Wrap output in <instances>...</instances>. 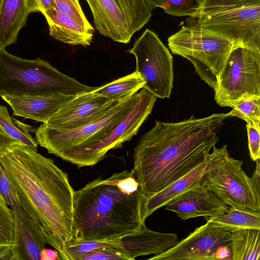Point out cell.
<instances>
[{
  "instance_id": "cell-1",
  "label": "cell",
  "mask_w": 260,
  "mask_h": 260,
  "mask_svg": "<svg viewBox=\"0 0 260 260\" xmlns=\"http://www.w3.org/2000/svg\"><path fill=\"white\" fill-rule=\"evenodd\" d=\"M228 113L177 122L156 120L139 139L132 172L140 186L142 200L165 188L194 169L207 158Z\"/></svg>"
},
{
  "instance_id": "cell-2",
  "label": "cell",
  "mask_w": 260,
  "mask_h": 260,
  "mask_svg": "<svg viewBox=\"0 0 260 260\" xmlns=\"http://www.w3.org/2000/svg\"><path fill=\"white\" fill-rule=\"evenodd\" d=\"M0 161L46 244L59 254L73 235L74 190L66 173L54 161L18 143L0 154Z\"/></svg>"
},
{
  "instance_id": "cell-3",
  "label": "cell",
  "mask_w": 260,
  "mask_h": 260,
  "mask_svg": "<svg viewBox=\"0 0 260 260\" xmlns=\"http://www.w3.org/2000/svg\"><path fill=\"white\" fill-rule=\"evenodd\" d=\"M142 194L132 171L97 178L75 191L72 238L111 240L138 231L145 222Z\"/></svg>"
},
{
  "instance_id": "cell-4",
  "label": "cell",
  "mask_w": 260,
  "mask_h": 260,
  "mask_svg": "<svg viewBox=\"0 0 260 260\" xmlns=\"http://www.w3.org/2000/svg\"><path fill=\"white\" fill-rule=\"evenodd\" d=\"M96 87L81 83L65 75L48 62L29 60L0 48V96L63 93L78 95Z\"/></svg>"
},
{
  "instance_id": "cell-5",
  "label": "cell",
  "mask_w": 260,
  "mask_h": 260,
  "mask_svg": "<svg viewBox=\"0 0 260 260\" xmlns=\"http://www.w3.org/2000/svg\"><path fill=\"white\" fill-rule=\"evenodd\" d=\"M171 52L189 60L199 77L215 90L232 43L203 30L192 22L168 39Z\"/></svg>"
},
{
  "instance_id": "cell-6",
  "label": "cell",
  "mask_w": 260,
  "mask_h": 260,
  "mask_svg": "<svg viewBox=\"0 0 260 260\" xmlns=\"http://www.w3.org/2000/svg\"><path fill=\"white\" fill-rule=\"evenodd\" d=\"M212 148L205 185L228 206L260 212V193L243 170V161L230 156L227 145Z\"/></svg>"
},
{
  "instance_id": "cell-7",
  "label": "cell",
  "mask_w": 260,
  "mask_h": 260,
  "mask_svg": "<svg viewBox=\"0 0 260 260\" xmlns=\"http://www.w3.org/2000/svg\"><path fill=\"white\" fill-rule=\"evenodd\" d=\"M193 19L203 30L229 41L234 48L260 52V1L206 9Z\"/></svg>"
},
{
  "instance_id": "cell-8",
  "label": "cell",
  "mask_w": 260,
  "mask_h": 260,
  "mask_svg": "<svg viewBox=\"0 0 260 260\" xmlns=\"http://www.w3.org/2000/svg\"><path fill=\"white\" fill-rule=\"evenodd\" d=\"M140 91L114 106L99 119L76 128L58 129L43 123L35 132L38 145L58 157L66 151L95 144L109 134L133 110Z\"/></svg>"
},
{
  "instance_id": "cell-9",
  "label": "cell",
  "mask_w": 260,
  "mask_h": 260,
  "mask_svg": "<svg viewBox=\"0 0 260 260\" xmlns=\"http://www.w3.org/2000/svg\"><path fill=\"white\" fill-rule=\"evenodd\" d=\"M214 100L232 108L239 101L260 97V52L233 48L219 75Z\"/></svg>"
},
{
  "instance_id": "cell-10",
  "label": "cell",
  "mask_w": 260,
  "mask_h": 260,
  "mask_svg": "<svg viewBox=\"0 0 260 260\" xmlns=\"http://www.w3.org/2000/svg\"><path fill=\"white\" fill-rule=\"evenodd\" d=\"M100 34L127 44L150 20L152 10L145 0H86Z\"/></svg>"
},
{
  "instance_id": "cell-11",
  "label": "cell",
  "mask_w": 260,
  "mask_h": 260,
  "mask_svg": "<svg viewBox=\"0 0 260 260\" xmlns=\"http://www.w3.org/2000/svg\"><path fill=\"white\" fill-rule=\"evenodd\" d=\"M127 52L135 57V71L145 80L143 88L157 98H169L173 88V58L157 35L146 29Z\"/></svg>"
},
{
  "instance_id": "cell-12",
  "label": "cell",
  "mask_w": 260,
  "mask_h": 260,
  "mask_svg": "<svg viewBox=\"0 0 260 260\" xmlns=\"http://www.w3.org/2000/svg\"><path fill=\"white\" fill-rule=\"evenodd\" d=\"M140 92L139 100L133 110L105 138L91 145L64 151L59 157L79 168L93 166L110 150L120 148L131 140L151 113L157 98L145 88H142Z\"/></svg>"
},
{
  "instance_id": "cell-13",
  "label": "cell",
  "mask_w": 260,
  "mask_h": 260,
  "mask_svg": "<svg viewBox=\"0 0 260 260\" xmlns=\"http://www.w3.org/2000/svg\"><path fill=\"white\" fill-rule=\"evenodd\" d=\"M206 221L168 250L148 259H231V233Z\"/></svg>"
},
{
  "instance_id": "cell-14",
  "label": "cell",
  "mask_w": 260,
  "mask_h": 260,
  "mask_svg": "<svg viewBox=\"0 0 260 260\" xmlns=\"http://www.w3.org/2000/svg\"><path fill=\"white\" fill-rule=\"evenodd\" d=\"M135 93L118 96L95 94L92 91L77 95L61 108L46 122V126L58 129L76 128L92 122Z\"/></svg>"
},
{
  "instance_id": "cell-15",
  "label": "cell",
  "mask_w": 260,
  "mask_h": 260,
  "mask_svg": "<svg viewBox=\"0 0 260 260\" xmlns=\"http://www.w3.org/2000/svg\"><path fill=\"white\" fill-rule=\"evenodd\" d=\"M164 207L184 220L197 217L216 216L228 208L203 181L169 201Z\"/></svg>"
},
{
  "instance_id": "cell-16",
  "label": "cell",
  "mask_w": 260,
  "mask_h": 260,
  "mask_svg": "<svg viewBox=\"0 0 260 260\" xmlns=\"http://www.w3.org/2000/svg\"><path fill=\"white\" fill-rule=\"evenodd\" d=\"M14 231L11 260H40L45 240L28 213L19 204L11 206Z\"/></svg>"
},
{
  "instance_id": "cell-17",
  "label": "cell",
  "mask_w": 260,
  "mask_h": 260,
  "mask_svg": "<svg viewBox=\"0 0 260 260\" xmlns=\"http://www.w3.org/2000/svg\"><path fill=\"white\" fill-rule=\"evenodd\" d=\"M77 95L63 93L2 96L13 111V115L46 122Z\"/></svg>"
},
{
  "instance_id": "cell-18",
  "label": "cell",
  "mask_w": 260,
  "mask_h": 260,
  "mask_svg": "<svg viewBox=\"0 0 260 260\" xmlns=\"http://www.w3.org/2000/svg\"><path fill=\"white\" fill-rule=\"evenodd\" d=\"M119 241L122 252L133 260L140 256L162 253L174 246L179 240L174 233L152 231L144 223L138 231Z\"/></svg>"
},
{
  "instance_id": "cell-19",
  "label": "cell",
  "mask_w": 260,
  "mask_h": 260,
  "mask_svg": "<svg viewBox=\"0 0 260 260\" xmlns=\"http://www.w3.org/2000/svg\"><path fill=\"white\" fill-rule=\"evenodd\" d=\"M38 12V0H0V48L14 44L29 15Z\"/></svg>"
},
{
  "instance_id": "cell-20",
  "label": "cell",
  "mask_w": 260,
  "mask_h": 260,
  "mask_svg": "<svg viewBox=\"0 0 260 260\" xmlns=\"http://www.w3.org/2000/svg\"><path fill=\"white\" fill-rule=\"evenodd\" d=\"M209 154L203 162L189 173L158 192L142 200L141 214L142 220L145 222L146 218L156 210L202 182L209 167Z\"/></svg>"
},
{
  "instance_id": "cell-21",
  "label": "cell",
  "mask_w": 260,
  "mask_h": 260,
  "mask_svg": "<svg viewBox=\"0 0 260 260\" xmlns=\"http://www.w3.org/2000/svg\"><path fill=\"white\" fill-rule=\"evenodd\" d=\"M45 17L49 34L54 39L72 45H90L93 32L84 28L71 17L56 12Z\"/></svg>"
},
{
  "instance_id": "cell-22",
  "label": "cell",
  "mask_w": 260,
  "mask_h": 260,
  "mask_svg": "<svg viewBox=\"0 0 260 260\" xmlns=\"http://www.w3.org/2000/svg\"><path fill=\"white\" fill-rule=\"evenodd\" d=\"M205 218L231 233L245 229L260 230V212L250 209L230 207L219 215Z\"/></svg>"
},
{
  "instance_id": "cell-23",
  "label": "cell",
  "mask_w": 260,
  "mask_h": 260,
  "mask_svg": "<svg viewBox=\"0 0 260 260\" xmlns=\"http://www.w3.org/2000/svg\"><path fill=\"white\" fill-rule=\"evenodd\" d=\"M230 248L231 259L259 260L260 230L245 229L231 233Z\"/></svg>"
},
{
  "instance_id": "cell-24",
  "label": "cell",
  "mask_w": 260,
  "mask_h": 260,
  "mask_svg": "<svg viewBox=\"0 0 260 260\" xmlns=\"http://www.w3.org/2000/svg\"><path fill=\"white\" fill-rule=\"evenodd\" d=\"M145 80L140 74L135 71L122 77L103 85L92 91V93L106 96H118L134 92L143 88Z\"/></svg>"
},
{
  "instance_id": "cell-25",
  "label": "cell",
  "mask_w": 260,
  "mask_h": 260,
  "mask_svg": "<svg viewBox=\"0 0 260 260\" xmlns=\"http://www.w3.org/2000/svg\"><path fill=\"white\" fill-rule=\"evenodd\" d=\"M204 0H145L149 8L159 7L174 16H188L197 18L200 14Z\"/></svg>"
},
{
  "instance_id": "cell-26",
  "label": "cell",
  "mask_w": 260,
  "mask_h": 260,
  "mask_svg": "<svg viewBox=\"0 0 260 260\" xmlns=\"http://www.w3.org/2000/svg\"><path fill=\"white\" fill-rule=\"evenodd\" d=\"M0 125L13 138L38 151V143L29 134L32 127L11 117L3 105H0Z\"/></svg>"
},
{
  "instance_id": "cell-27",
  "label": "cell",
  "mask_w": 260,
  "mask_h": 260,
  "mask_svg": "<svg viewBox=\"0 0 260 260\" xmlns=\"http://www.w3.org/2000/svg\"><path fill=\"white\" fill-rule=\"evenodd\" d=\"M56 12L71 17L84 28L93 32L94 29L87 20L79 0H53Z\"/></svg>"
},
{
  "instance_id": "cell-28",
  "label": "cell",
  "mask_w": 260,
  "mask_h": 260,
  "mask_svg": "<svg viewBox=\"0 0 260 260\" xmlns=\"http://www.w3.org/2000/svg\"><path fill=\"white\" fill-rule=\"evenodd\" d=\"M246 122H260V97L243 99L238 101L229 112Z\"/></svg>"
},
{
  "instance_id": "cell-29",
  "label": "cell",
  "mask_w": 260,
  "mask_h": 260,
  "mask_svg": "<svg viewBox=\"0 0 260 260\" xmlns=\"http://www.w3.org/2000/svg\"><path fill=\"white\" fill-rule=\"evenodd\" d=\"M14 231L12 209L0 197V244L11 245Z\"/></svg>"
},
{
  "instance_id": "cell-30",
  "label": "cell",
  "mask_w": 260,
  "mask_h": 260,
  "mask_svg": "<svg viewBox=\"0 0 260 260\" xmlns=\"http://www.w3.org/2000/svg\"><path fill=\"white\" fill-rule=\"evenodd\" d=\"M0 197L6 205L10 207L19 204V197L16 188L1 161Z\"/></svg>"
},
{
  "instance_id": "cell-31",
  "label": "cell",
  "mask_w": 260,
  "mask_h": 260,
  "mask_svg": "<svg viewBox=\"0 0 260 260\" xmlns=\"http://www.w3.org/2000/svg\"><path fill=\"white\" fill-rule=\"evenodd\" d=\"M250 156L253 161L260 159V122H246Z\"/></svg>"
},
{
  "instance_id": "cell-32",
  "label": "cell",
  "mask_w": 260,
  "mask_h": 260,
  "mask_svg": "<svg viewBox=\"0 0 260 260\" xmlns=\"http://www.w3.org/2000/svg\"><path fill=\"white\" fill-rule=\"evenodd\" d=\"M130 260L129 257L121 251L113 248H98L89 251L78 260Z\"/></svg>"
},
{
  "instance_id": "cell-33",
  "label": "cell",
  "mask_w": 260,
  "mask_h": 260,
  "mask_svg": "<svg viewBox=\"0 0 260 260\" xmlns=\"http://www.w3.org/2000/svg\"><path fill=\"white\" fill-rule=\"evenodd\" d=\"M258 1L260 0H204L202 10L218 7Z\"/></svg>"
},
{
  "instance_id": "cell-34",
  "label": "cell",
  "mask_w": 260,
  "mask_h": 260,
  "mask_svg": "<svg viewBox=\"0 0 260 260\" xmlns=\"http://www.w3.org/2000/svg\"><path fill=\"white\" fill-rule=\"evenodd\" d=\"M18 143H20L9 136L0 125V154Z\"/></svg>"
},
{
  "instance_id": "cell-35",
  "label": "cell",
  "mask_w": 260,
  "mask_h": 260,
  "mask_svg": "<svg viewBox=\"0 0 260 260\" xmlns=\"http://www.w3.org/2000/svg\"><path fill=\"white\" fill-rule=\"evenodd\" d=\"M41 8V13L44 16L56 12L53 0H38Z\"/></svg>"
},
{
  "instance_id": "cell-36",
  "label": "cell",
  "mask_w": 260,
  "mask_h": 260,
  "mask_svg": "<svg viewBox=\"0 0 260 260\" xmlns=\"http://www.w3.org/2000/svg\"><path fill=\"white\" fill-rule=\"evenodd\" d=\"M60 259L59 253L56 250L44 248L41 252L40 260Z\"/></svg>"
},
{
  "instance_id": "cell-37",
  "label": "cell",
  "mask_w": 260,
  "mask_h": 260,
  "mask_svg": "<svg viewBox=\"0 0 260 260\" xmlns=\"http://www.w3.org/2000/svg\"><path fill=\"white\" fill-rule=\"evenodd\" d=\"M256 161V167L252 177H251L253 185L256 190L260 193V163L259 159Z\"/></svg>"
},
{
  "instance_id": "cell-38",
  "label": "cell",
  "mask_w": 260,
  "mask_h": 260,
  "mask_svg": "<svg viewBox=\"0 0 260 260\" xmlns=\"http://www.w3.org/2000/svg\"><path fill=\"white\" fill-rule=\"evenodd\" d=\"M11 245L0 244V260H11Z\"/></svg>"
}]
</instances>
